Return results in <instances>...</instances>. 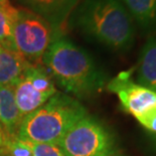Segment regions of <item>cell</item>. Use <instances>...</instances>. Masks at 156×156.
Returning <instances> with one entry per match:
<instances>
[{
    "label": "cell",
    "instance_id": "6da1fadb",
    "mask_svg": "<svg viewBox=\"0 0 156 156\" xmlns=\"http://www.w3.org/2000/svg\"><path fill=\"white\" fill-rule=\"evenodd\" d=\"M42 62L54 82L78 100L95 97L107 86V76L91 55L68 38H54Z\"/></svg>",
    "mask_w": 156,
    "mask_h": 156
},
{
    "label": "cell",
    "instance_id": "7a4b0ae2",
    "mask_svg": "<svg viewBox=\"0 0 156 156\" xmlns=\"http://www.w3.org/2000/svg\"><path fill=\"white\" fill-rule=\"evenodd\" d=\"M71 20L86 36L112 51H127L134 44V21L122 0H80Z\"/></svg>",
    "mask_w": 156,
    "mask_h": 156
},
{
    "label": "cell",
    "instance_id": "3957f363",
    "mask_svg": "<svg viewBox=\"0 0 156 156\" xmlns=\"http://www.w3.org/2000/svg\"><path fill=\"white\" fill-rule=\"evenodd\" d=\"M88 111L80 101L58 92L22 120L17 138L27 142L58 144L76 122Z\"/></svg>",
    "mask_w": 156,
    "mask_h": 156
},
{
    "label": "cell",
    "instance_id": "277c9868",
    "mask_svg": "<svg viewBox=\"0 0 156 156\" xmlns=\"http://www.w3.org/2000/svg\"><path fill=\"white\" fill-rule=\"evenodd\" d=\"M58 145L65 156H106L118 149L112 131L89 114L76 122Z\"/></svg>",
    "mask_w": 156,
    "mask_h": 156
},
{
    "label": "cell",
    "instance_id": "5b68a950",
    "mask_svg": "<svg viewBox=\"0 0 156 156\" xmlns=\"http://www.w3.org/2000/svg\"><path fill=\"white\" fill-rule=\"evenodd\" d=\"M54 34L45 19L27 9H18L13 23V42L15 51L30 65H41Z\"/></svg>",
    "mask_w": 156,
    "mask_h": 156
},
{
    "label": "cell",
    "instance_id": "8992f818",
    "mask_svg": "<svg viewBox=\"0 0 156 156\" xmlns=\"http://www.w3.org/2000/svg\"><path fill=\"white\" fill-rule=\"evenodd\" d=\"M131 72H122L108 81L106 89L118 97L124 110L152 133H156V92L132 80Z\"/></svg>",
    "mask_w": 156,
    "mask_h": 156
},
{
    "label": "cell",
    "instance_id": "52a82bcc",
    "mask_svg": "<svg viewBox=\"0 0 156 156\" xmlns=\"http://www.w3.org/2000/svg\"><path fill=\"white\" fill-rule=\"evenodd\" d=\"M56 93L54 80L41 65L29 66L14 86L15 101L23 119L41 108Z\"/></svg>",
    "mask_w": 156,
    "mask_h": 156
},
{
    "label": "cell",
    "instance_id": "ba28073f",
    "mask_svg": "<svg viewBox=\"0 0 156 156\" xmlns=\"http://www.w3.org/2000/svg\"><path fill=\"white\" fill-rule=\"evenodd\" d=\"M18 2L27 10L45 19L55 30L71 16L80 0H18Z\"/></svg>",
    "mask_w": 156,
    "mask_h": 156
},
{
    "label": "cell",
    "instance_id": "9c48e42d",
    "mask_svg": "<svg viewBox=\"0 0 156 156\" xmlns=\"http://www.w3.org/2000/svg\"><path fill=\"white\" fill-rule=\"evenodd\" d=\"M23 117L14 97V87L0 86V123L8 140L17 138Z\"/></svg>",
    "mask_w": 156,
    "mask_h": 156
},
{
    "label": "cell",
    "instance_id": "30bf717a",
    "mask_svg": "<svg viewBox=\"0 0 156 156\" xmlns=\"http://www.w3.org/2000/svg\"><path fill=\"white\" fill-rule=\"evenodd\" d=\"M29 66L15 49L0 46V86L14 87Z\"/></svg>",
    "mask_w": 156,
    "mask_h": 156
},
{
    "label": "cell",
    "instance_id": "8fae6325",
    "mask_svg": "<svg viewBox=\"0 0 156 156\" xmlns=\"http://www.w3.org/2000/svg\"><path fill=\"white\" fill-rule=\"evenodd\" d=\"M136 75V83L156 92V35L151 36L142 48Z\"/></svg>",
    "mask_w": 156,
    "mask_h": 156
},
{
    "label": "cell",
    "instance_id": "7c38bea8",
    "mask_svg": "<svg viewBox=\"0 0 156 156\" xmlns=\"http://www.w3.org/2000/svg\"><path fill=\"white\" fill-rule=\"evenodd\" d=\"M122 2L144 34L156 31V0H122Z\"/></svg>",
    "mask_w": 156,
    "mask_h": 156
},
{
    "label": "cell",
    "instance_id": "4fadbf2b",
    "mask_svg": "<svg viewBox=\"0 0 156 156\" xmlns=\"http://www.w3.org/2000/svg\"><path fill=\"white\" fill-rule=\"evenodd\" d=\"M18 9L9 1L0 5V46L15 49L13 42V23L17 16Z\"/></svg>",
    "mask_w": 156,
    "mask_h": 156
},
{
    "label": "cell",
    "instance_id": "5bb4252c",
    "mask_svg": "<svg viewBox=\"0 0 156 156\" xmlns=\"http://www.w3.org/2000/svg\"><path fill=\"white\" fill-rule=\"evenodd\" d=\"M1 150L3 151V154L7 156H34L28 142L18 138L8 140Z\"/></svg>",
    "mask_w": 156,
    "mask_h": 156
},
{
    "label": "cell",
    "instance_id": "9a60e30c",
    "mask_svg": "<svg viewBox=\"0 0 156 156\" xmlns=\"http://www.w3.org/2000/svg\"><path fill=\"white\" fill-rule=\"evenodd\" d=\"M34 156H65L58 144L28 142Z\"/></svg>",
    "mask_w": 156,
    "mask_h": 156
},
{
    "label": "cell",
    "instance_id": "2e32d148",
    "mask_svg": "<svg viewBox=\"0 0 156 156\" xmlns=\"http://www.w3.org/2000/svg\"><path fill=\"white\" fill-rule=\"evenodd\" d=\"M6 142H7V137H6L5 132L3 130L1 123H0V149H2L4 147Z\"/></svg>",
    "mask_w": 156,
    "mask_h": 156
},
{
    "label": "cell",
    "instance_id": "e0dca14e",
    "mask_svg": "<svg viewBox=\"0 0 156 156\" xmlns=\"http://www.w3.org/2000/svg\"><path fill=\"white\" fill-rule=\"evenodd\" d=\"M106 156H127L125 153H123V152L120 150V149H116L115 151H113V152H111V153H109V154H107Z\"/></svg>",
    "mask_w": 156,
    "mask_h": 156
},
{
    "label": "cell",
    "instance_id": "ac0fdd59",
    "mask_svg": "<svg viewBox=\"0 0 156 156\" xmlns=\"http://www.w3.org/2000/svg\"><path fill=\"white\" fill-rule=\"evenodd\" d=\"M6 1H8V0H0V5H2L3 3H5Z\"/></svg>",
    "mask_w": 156,
    "mask_h": 156
},
{
    "label": "cell",
    "instance_id": "d6986e66",
    "mask_svg": "<svg viewBox=\"0 0 156 156\" xmlns=\"http://www.w3.org/2000/svg\"><path fill=\"white\" fill-rule=\"evenodd\" d=\"M0 156H1V155H0Z\"/></svg>",
    "mask_w": 156,
    "mask_h": 156
}]
</instances>
